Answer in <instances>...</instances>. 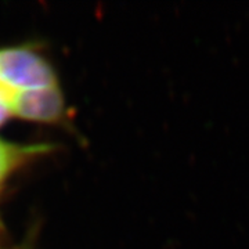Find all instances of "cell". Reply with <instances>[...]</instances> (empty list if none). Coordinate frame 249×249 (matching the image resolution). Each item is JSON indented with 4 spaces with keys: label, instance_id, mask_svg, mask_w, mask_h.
Masks as SVG:
<instances>
[{
    "label": "cell",
    "instance_id": "6da1fadb",
    "mask_svg": "<svg viewBox=\"0 0 249 249\" xmlns=\"http://www.w3.org/2000/svg\"><path fill=\"white\" fill-rule=\"evenodd\" d=\"M0 82L14 93L57 85L49 62L28 49L0 50Z\"/></svg>",
    "mask_w": 249,
    "mask_h": 249
},
{
    "label": "cell",
    "instance_id": "7a4b0ae2",
    "mask_svg": "<svg viewBox=\"0 0 249 249\" xmlns=\"http://www.w3.org/2000/svg\"><path fill=\"white\" fill-rule=\"evenodd\" d=\"M64 100L58 85L45 89L18 91L11 103V114L31 121L50 122L61 116Z\"/></svg>",
    "mask_w": 249,
    "mask_h": 249
},
{
    "label": "cell",
    "instance_id": "3957f363",
    "mask_svg": "<svg viewBox=\"0 0 249 249\" xmlns=\"http://www.w3.org/2000/svg\"><path fill=\"white\" fill-rule=\"evenodd\" d=\"M43 150L40 145H16L0 140V187L21 163Z\"/></svg>",
    "mask_w": 249,
    "mask_h": 249
},
{
    "label": "cell",
    "instance_id": "277c9868",
    "mask_svg": "<svg viewBox=\"0 0 249 249\" xmlns=\"http://www.w3.org/2000/svg\"><path fill=\"white\" fill-rule=\"evenodd\" d=\"M16 93L7 89L1 82H0V124L6 121V118L11 115V103L14 100Z\"/></svg>",
    "mask_w": 249,
    "mask_h": 249
}]
</instances>
